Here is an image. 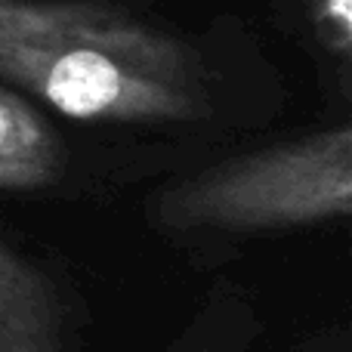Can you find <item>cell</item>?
Segmentation results:
<instances>
[{
	"mask_svg": "<svg viewBox=\"0 0 352 352\" xmlns=\"http://www.w3.org/2000/svg\"><path fill=\"white\" fill-rule=\"evenodd\" d=\"M65 146L43 115L0 84V188L28 192L59 179Z\"/></svg>",
	"mask_w": 352,
	"mask_h": 352,
	"instance_id": "3",
	"label": "cell"
},
{
	"mask_svg": "<svg viewBox=\"0 0 352 352\" xmlns=\"http://www.w3.org/2000/svg\"><path fill=\"white\" fill-rule=\"evenodd\" d=\"M0 80L80 121L186 124L210 115L192 50L84 0H0Z\"/></svg>",
	"mask_w": 352,
	"mask_h": 352,
	"instance_id": "1",
	"label": "cell"
},
{
	"mask_svg": "<svg viewBox=\"0 0 352 352\" xmlns=\"http://www.w3.org/2000/svg\"><path fill=\"white\" fill-rule=\"evenodd\" d=\"M0 352H59V309L50 285L0 244Z\"/></svg>",
	"mask_w": 352,
	"mask_h": 352,
	"instance_id": "4",
	"label": "cell"
},
{
	"mask_svg": "<svg viewBox=\"0 0 352 352\" xmlns=\"http://www.w3.org/2000/svg\"><path fill=\"white\" fill-rule=\"evenodd\" d=\"M352 207V130L312 136L207 167L161 198L173 229L278 232L346 219Z\"/></svg>",
	"mask_w": 352,
	"mask_h": 352,
	"instance_id": "2",
	"label": "cell"
},
{
	"mask_svg": "<svg viewBox=\"0 0 352 352\" xmlns=\"http://www.w3.org/2000/svg\"><path fill=\"white\" fill-rule=\"evenodd\" d=\"M316 34L328 53L349 59L352 53V0H309Z\"/></svg>",
	"mask_w": 352,
	"mask_h": 352,
	"instance_id": "5",
	"label": "cell"
}]
</instances>
